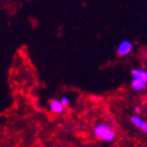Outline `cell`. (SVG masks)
Wrapping results in <instances>:
<instances>
[{"mask_svg": "<svg viewBox=\"0 0 147 147\" xmlns=\"http://www.w3.org/2000/svg\"><path fill=\"white\" fill-rule=\"evenodd\" d=\"M132 43L129 42L128 40H124L122 41L119 47H117V54L120 55V56H125V55H127L128 53H130V51L132 50Z\"/></svg>", "mask_w": 147, "mask_h": 147, "instance_id": "6da1fadb", "label": "cell"}, {"mask_svg": "<svg viewBox=\"0 0 147 147\" xmlns=\"http://www.w3.org/2000/svg\"><path fill=\"white\" fill-rule=\"evenodd\" d=\"M109 130L110 129L106 126L105 124H100L94 128V134L96 136H98L100 139L103 140V138L105 137V136L108 134V132Z\"/></svg>", "mask_w": 147, "mask_h": 147, "instance_id": "7a4b0ae2", "label": "cell"}, {"mask_svg": "<svg viewBox=\"0 0 147 147\" xmlns=\"http://www.w3.org/2000/svg\"><path fill=\"white\" fill-rule=\"evenodd\" d=\"M146 83H147V80L145 79L134 77L133 81H132V87H133V89L136 91H140V90H143L146 86Z\"/></svg>", "mask_w": 147, "mask_h": 147, "instance_id": "3957f363", "label": "cell"}, {"mask_svg": "<svg viewBox=\"0 0 147 147\" xmlns=\"http://www.w3.org/2000/svg\"><path fill=\"white\" fill-rule=\"evenodd\" d=\"M50 109L55 113H61L64 110V106L58 100H52L50 102Z\"/></svg>", "mask_w": 147, "mask_h": 147, "instance_id": "277c9868", "label": "cell"}, {"mask_svg": "<svg viewBox=\"0 0 147 147\" xmlns=\"http://www.w3.org/2000/svg\"><path fill=\"white\" fill-rule=\"evenodd\" d=\"M132 75L134 77H138V78H143L147 80V72L142 69H134L132 70Z\"/></svg>", "mask_w": 147, "mask_h": 147, "instance_id": "5b68a950", "label": "cell"}, {"mask_svg": "<svg viewBox=\"0 0 147 147\" xmlns=\"http://www.w3.org/2000/svg\"><path fill=\"white\" fill-rule=\"evenodd\" d=\"M131 122L133 123L134 125H136V127H140V128H144V125H145V122L141 119L140 117H138V116H135V117H133L131 119Z\"/></svg>", "mask_w": 147, "mask_h": 147, "instance_id": "8992f818", "label": "cell"}, {"mask_svg": "<svg viewBox=\"0 0 147 147\" xmlns=\"http://www.w3.org/2000/svg\"><path fill=\"white\" fill-rule=\"evenodd\" d=\"M60 102H61V104L63 106H67L68 103H69V100L67 97H62L61 100H60Z\"/></svg>", "mask_w": 147, "mask_h": 147, "instance_id": "52a82bcc", "label": "cell"}, {"mask_svg": "<svg viewBox=\"0 0 147 147\" xmlns=\"http://www.w3.org/2000/svg\"><path fill=\"white\" fill-rule=\"evenodd\" d=\"M143 130H144V132H145V133H147V122L145 123V125H144V127Z\"/></svg>", "mask_w": 147, "mask_h": 147, "instance_id": "ba28073f", "label": "cell"}, {"mask_svg": "<svg viewBox=\"0 0 147 147\" xmlns=\"http://www.w3.org/2000/svg\"><path fill=\"white\" fill-rule=\"evenodd\" d=\"M136 112H140V108H139V107H136Z\"/></svg>", "mask_w": 147, "mask_h": 147, "instance_id": "9c48e42d", "label": "cell"}]
</instances>
